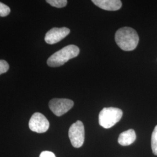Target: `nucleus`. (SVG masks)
Here are the masks:
<instances>
[{
    "label": "nucleus",
    "mask_w": 157,
    "mask_h": 157,
    "mask_svg": "<svg viewBox=\"0 0 157 157\" xmlns=\"http://www.w3.org/2000/svg\"><path fill=\"white\" fill-rule=\"evenodd\" d=\"M115 39L116 43L122 50H134L138 45L139 37L134 29L124 27L117 31Z\"/></svg>",
    "instance_id": "nucleus-1"
},
{
    "label": "nucleus",
    "mask_w": 157,
    "mask_h": 157,
    "mask_svg": "<svg viewBox=\"0 0 157 157\" xmlns=\"http://www.w3.org/2000/svg\"><path fill=\"white\" fill-rule=\"evenodd\" d=\"M80 50L76 45H68L49 57L47 63L50 67H58L78 56Z\"/></svg>",
    "instance_id": "nucleus-2"
},
{
    "label": "nucleus",
    "mask_w": 157,
    "mask_h": 157,
    "mask_svg": "<svg viewBox=\"0 0 157 157\" xmlns=\"http://www.w3.org/2000/svg\"><path fill=\"white\" fill-rule=\"evenodd\" d=\"M122 115V111L119 108L114 107L104 108L99 114V124L105 129H109L118 123Z\"/></svg>",
    "instance_id": "nucleus-3"
},
{
    "label": "nucleus",
    "mask_w": 157,
    "mask_h": 157,
    "mask_svg": "<svg viewBox=\"0 0 157 157\" xmlns=\"http://www.w3.org/2000/svg\"><path fill=\"white\" fill-rule=\"evenodd\" d=\"M69 137L73 147L80 148L83 146L84 141V127L80 121H77L72 124L69 129Z\"/></svg>",
    "instance_id": "nucleus-4"
},
{
    "label": "nucleus",
    "mask_w": 157,
    "mask_h": 157,
    "mask_svg": "<svg viewBox=\"0 0 157 157\" xmlns=\"http://www.w3.org/2000/svg\"><path fill=\"white\" fill-rule=\"evenodd\" d=\"M29 126L30 129L37 133L46 132L50 127V123L44 115L39 112H36L30 118Z\"/></svg>",
    "instance_id": "nucleus-5"
},
{
    "label": "nucleus",
    "mask_w": 157,
    "mask_h": 157,
    "mask_svg": "<svg viewBox=\"0 0 157 157\" xmlns=\"http://www.w3.org/2000/svg\"><path fill=\"white\" fill-rule=\"evenodd\" d=\"M73 105L72 100L66 98H53L49 102L51 111L57 117H61L66 113Z\"/></svg>",
    "instance_id": "nucleus-6"
},
{
    "label": "nucleus",
    "mask_w": 157,
    "mask_h": 157,
    "mask_svg": "<svg viewBox=\"0 0 157 157\" xmlns=\"http://www.w3.org/2000/svg\"><path fill=\"white\" fill-rule=\"evenodd\" d=\"M70 32V29L65 27L51 29L45 34V41L48 44H54L66 37Z\"/></svg>",
    "instance_id": "nucleus-7"
},
{
    "label": "nucleus",
    "mask_w": 157,
    "mask_h": 157,
    "mask_svg": "<svg viewBox=\"0 0 157 157\" xmlns=\"http://www.w3.org/2000/svg\"><path fill=\"white\" fill-rule=\"evenodd\" d=\"M92 2L95 6L106 11H118L122 6L120 0H93Z\"/></svg>",
    "instance_id": "nucleus-8"
},
{
    "label": "nucleus",
    "mask_w": 157,
    "mask_h": 157,
    "mask_svg": "<svg viewBox=\"0 0 157 157\" xmlns=\"http://www.w3.org/2000/svg\"><path fill=\"white\" fill-rule=\"evenodd\" d=\"M136 139V132L133 129H129L121 133L118 138V143L122 146L132 144Z\"/></svg>",
    "instance_id": "nucleus-9"
},
{
    "label": "nucleus",
    "mask_w": 157,
    "mask_h": 157,
    "mask_svg": "<svg viewBox=\"0 0 157 157\" xmlns=\"http://www.w3.org/2000/svg\"><path fill=\"white\" fill-rule=\"evenodd\" d=\"M151 148L153 154L155 155H157V125L152 133Z\"/></svg>",
    "instance_id": "nucleus-10"
},
{
    "label": "nucleus",
    "mask_w": 157,
    "mask_h": 157,
    "mask_svg": "<svg viewBox=\"0 0 157 157\" xmlns=\"http://www.w3.org/2000/svg\"><path fill=\"white\" fill-rule=\"evenodd\" d=\"M46 2L50 5L56 8H63L67 5V0H47Z\"/></svg>",
    "instance_id": "nucleus-11"
},
{
    "label": "nucleus",
    "mask_w": 157,
    "mask_h": 157,
    "mask_svg": "<svg viewBox=\"0 0 157 157\" xmlns=\"http://www.w3.org/2000/svg\"><path fill=\"white\" fill-rule=\"evenodd\" d=\"M11 10L8 6L0 2V17H6L10 13Z\"/></svg>",
    "instance_id": "nucleus-12"
},
{
    "label": "nucleus",
    "mask_w": 157,
    "mask_h": 157,
    "mask_svg": "<svg viewBox=\"0 0 157 157\" xmlns=\"http://www.w3.org/2000/svg\"><path fill=\"white\" fill-rule=\"evenodd\" d=\"M10 68L8 63L5 60H0V75L6 73Z\"/></svg>",
    "instance_id": "nucleus-13"
},
{
    "label": "nucleus",
    "mask_w": 157,
    "mask_h": 157,
    "mask_svg": "<svg viewBox=\"0 0 157 157\" xmlns=\"http://www.w3.org/2000/svg\"><path fill=\"white\" fill-rule=\"evenodd\" d=\"M39 157H56V156L52 152L44 151L41 152Z\"/></svg>",
    "instance_id": "nucleus-14"
}]
</instances>
